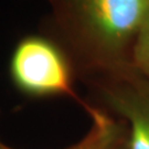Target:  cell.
Returning <instances> with one entry per match:
<instances>
[{"label": "cell", "mask_w": 149, "mask_h": 149, "mask_svg": "<svg viewBox=\"0 0 149 149\" xmlns=\"http://www.w3.org/2000/svg\"><path fill=\"white\" fill-rule=\"evenodd\" d=\"M56 42L84 77L130 63L149 0H50Z\"/></svg>", "instance_id": "1"}, {"label": "cell", "mask_w": 149, "mask_h": 149, "mask_svg": "<svg viewBox=\"0 0 149 149\" xmlns=\"http://www.w3.org/2000/svg\"><path fill=\"white\" fill-rule=\"evenodd\" d=\"M8 71L11 83L22 95L31 98L66 96L85 112L91 107L74 90L75 69L70 56L50 36L22 37L12 50Z\"/></svg>", "instance_id": "2"}, {"label": "cell", "mask_w": 149, "mask_h": 149, "mask_svg": "<svg viewBox=\"0 0 149 149\" xmlns=\"http://www.w3.org/2000/svg\"><path fill=\"white\" fill-rule=\"evenodd\" d=\"M86 81L105 106L125 123L129 149H149V75L128 63Z\"/></svg>", "instance_id": "3"}, {"label": "cell", "mask_w": 149, "mask_h": 149, "mask_svg": "<svg viewBox=\"0 0 149 149\" xmlns=\"http://www.w3.org/2000/svg\"><path fill=\"white\" fill-rule=\"evenodd\" d=\"M86 113L92 120L90 130L69 149H129L127 128L122 119L93 104Z\"/></svg>", "instance_id": "4"}, {"label": "cell", "mask_w": 149, "mask_h": 149, "mask_svg": "<svg viewBox=\"0 0 149 149\" xmlns=\"http://www.w3.org/2000/svg\"><path fill=\"white\" fill-rule=\"evenodd\" d=\"M130 63L144 74L149 75V6L134 45Z\"/></svg>", "instance_id": "5"}, {"label": "cell", "mask_w": 149, "mask_h": 149, "mask_svg": "<svg viewBox=\"0 0 149 149\" xmlns=\"http://www.w3.org/2000/svg\"><path fill=\"white\" fill-rule=\"evenodd\" d=\"M0 149H12V148H10V147H8V146L3 144L2 141H0Z\"/></svg>", "instance_id": "6"}]
</instances>
